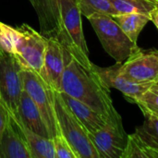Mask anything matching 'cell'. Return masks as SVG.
<instances>
[{"label": "cell", "mask_w": 158, "mask_h": 158, "mask_svg": "<svg viewBox=\"0 0 158 158\" xmlns=\"http://www.w3.org/2000/svg\"><path fill=\"white\" fill-rule=\"evenodd\" d=\"M61 92L84 103L108 123L122 121L114 106L110 88L101 80L94 65L88 68L70 57L63 71Z\"/></svg>", "instance_id": "obj_1"}, {"label": "cell", "mask_w": 158, "mask_h": 158, "mask_svg": "<svg viewBox=\"0 0 158 158\" xmlns=\"http://www.w3.org/2000/svg\"><path fill=\"white\" fill-rule=\"evenodd\" d=\"M61 19L62 30L56 39L71 57L85 67L92 68L94 63L89 58V49L82 30L81 13L76 0H62Z\"/></svg>", "instance_id": "obj_2"}, {"label": "cell", "mask_w": 158, "mask_h": 158, "mask_svg": "<svg viewBox=\"0 0 158 158\" xmlns=\"http://www.w3.org/2000/svg\"><path fill=\"white\" fill-rule=\"evenodd\" d=\"M55 109L59 131L77 158H99L87 130L64 102L60 93L56 91H55Z\"/></svg>", "instance_id": "obj_3"}, {"label": "cell", "mask_w": 158, "mask_h": 158, "mask_svg": "<svg viewBox=\"0 0 158 158\" xmlns=\"http://www.w3.org/2000/svg\"><path fill=\"white\" fill-rule=\"evenodd\" d=\"M103 48L117 63H123L139 46L122 31L112 16L96 14L88 18Z\"/></svg>", "instance_id": "obj_4"}, {"label": "cell", "mask_w": 158, "mask_h": 158, "mask_svg": "<svg viewBox=\"0 0 158 158\" xmlns=\"http://www.w3.org/2000/svg\"><path fill=\"white\" fill-rule=\"evenodd\" d=\"M24 91L30 95L38 107L51 138L60 132L56 109L55 90L33 70L22 69Z\"/></svg>", "instance_id": "obj_5"}, {"label": "cell", "mask_w": 158, "mask_h": 158, "mask_svg": "<svg viewBox=\"0 0 158 158\" xmlns=\"http://www.w3.org/2000/svg\"><path fill=\"white\" fill-rule=\"evenodd\" d=\"M17 29L18 40L13 56L18 59L23 69L40 74L44 64L47 37L26 23Z\"/></svg>", "instance_id": "obj_6"}, {"label": "cell", "mask_w": 158, "mask_h": 158, "mask_svg": "<svg viewBox=\"0 0 158 158\" xmlns=\"http://www.w3.org/2000/svg\"><path fill=\"white\" fill-rule=\"evenodd\" d=\"M22 66L18 59L6 53L0 58V98L7 111L16 116L20 96L24 91Z\"/></svg>", "instance_id": "obj_7"}, {"label": "cell", "mask_w": 158, "mask_h": 158, "mask_svg": "<svg viewBox=\"0 0 158 158\" xmlns=\"http://www.w3.org/2000/svg\"><path fill=\"white\" fill-rule=\"evenodd\" d=\"M120 73L134 82L155 84L158 81V50L138 47L120 64Z\"/></svg>", "instance_id": "obj_8"}, {"label": "cell", "mask_w": 158, "mask_h": 158, "mask_svg": "<svg viewBox=\"0 0 158 158\" xmlns=\"http://www.w3.org/2000/svg\"><path fill=\"white\" fill-rule=\"evenodd\" d=\"M88 135L99 158H121L128 140L122 121L106 122L103 128Z\"/></svg>", "instance_id": "obj_9"}, {"label": "cell", "mask_w": 158, "mask_h": 158, "mask_svg": "<svg viewBox=\"0 0 158 158\" xmlns=\"http://www.w3.org/2000/svg\"><path fill=\"white\" fill-rule=\"evenodd\" d=\"M70 57L56 38L47 37L44 64L40 75L56 92H61L63 71Z\"/></svg>", "instance_id": "obj_10"}, {"label": "cell", "mask_w": 158, "mask_h": 158, "mask_svg": "<svg viewBox=\"0 0 158 158\" xmlns=\"http://www.w3.org/2000/svg\"><path fill=\"white\" fill-rule=\"evenodd\" d=\"M120 64L121 63H116L115 65L106 68H102L94 64V69L107 87L118 90L128 101L134 103L138 97L144 94L154 84L139 83L128 80L120 73Z\"/></svg>", "instance_id": "obj_11"}, {"label": "cell", "mask_w": 158, "mask_h": 158, "mask_svg": "<svg viewBox=\"0 0 158 158\" xmlns=\"http://www.w3.org/2000/svg\"><path fill=\"white\" fill-rule=\"evenodd\" d=\"M0 158H31L21 125L10 113L0 138Z\"/></svg>", "instance_id": "obj_12"}, {"label": "cell", "mask_w": 158, "mask_h": 158, "mask_svg": "<svg viewBox=\"0 0 158 158\" xmlns=\"http://www.w3.org/2000/svg\"><path fill=\"white\" fill-rule=\"evenodd\" d=\"M40 23V32L45 37H57L62 30V0H29Z\"/></svg>", "instance_id": "obj_13"}, {"label": "cell", "mask_w": 158, "mask_h": 158, "mask_svg": "<svg viewBox=\"0 0 158 158\" xmlns=\"http://www.w3.org/2000/svg\"><path fill=\"white\" fill-rule=\"evenodd\" d=\"M15 117L31 131L43 137L52 139L38 107L25 91L22 92L20 96L18 112Z\"/></svg>", "instance_id": "obj_14"}, {"label": "cell", "mask_w": 158, "mask_h": 158, "mask_svg": "<svg viewBox=\"0 0 158 158\" xmlns=\"http://www.w3.org/2000/svg\"><path fill=\"white\" fill-rule=\"evenodd\" d=\"M59 93L64 102L67 104L72 113L77 117V118L81 122V124L87 130L88 133L94 132L105 126L106 123V119L93 108L64 92Z\"/></svg>", "instance_id": "obj_15"}, {"label": "cell", "mask_w": 158, "mask_h": 158, "mask_svg": "<svg viewBox=\"0 0 158 158\" xmlns=\"http://www.w3.org/2000/svg\"><path fill=\"white\" fill-rule=\"evenodd\" d=\"M21 129L24 132L29 151L31 158H56L55 146L53 139L43 137L28 128H26L20 121Z\"/></svg>", "instance_id": "obj_16"}, {"label": "cell", "mask_w": 158, "mask_h": 158, "mask_svg": "<svg viewBox=\"0 0 158 158\" xmlns=\"http://www.w3.org/2000/svg\"><path fill=\"white\" fill-rule=\"evenodd\" d=\"M126 35L137 44L138 38L145 25L150 21V18L140 13L118 14L113 17Z\"/></svg>", "instance_id": "obj_17"}, {"label": "cell", "mask_w": 158, "mask_h": 158, "mask_svg": "<svg viewBox=\"0 0 158 158\" xmlns=\"http://www.w3.org/2000/svg\"><path fill=\"white\" fill-rule=\"evenodd\" d=\"M118 14L140 13L150 18L157 6L158 0H110Z\"/></svg>", "instance_id": "obj_18"}, {"label": "cell", "mask_w": 158, "mask_h": 158, "mask_svg": "<svg viewBox=\"0 0 158 158\" xmlns=\"http://www.w3.org/2000/svg\"><path fill=\"white\" fill-rule=\"evenodd\" d=\"M135 132L151 149L155 158H158V118L145 116V120L142 126L136 128Z\"/></svg>", "instance_id": "obj_19"}, {"label": "cell", "mask_w": 158, "mask_h": 158, "mask_svg": "<svg viewBox=\"0 0 158 158\" xmlns=\"http://www.w3.org/2000/svg\"><path fill=\"white\" fill-rule=\"evenodd\" d=\"M81 15L87 19L96 14L116 16L118 13L110 0H76Z\"/></svg>", "instance_id": "obj_20"}, {"label": "cell", "mask_w": 158, "mask_h": 158, "mask_svg": "<svg viewBox=\"0 0 158 158\" xmlns=\"http://www.w3.org/2000/svg\"><path fill=\"white\" fill-rule=\"evenodd\" d=\"M155 158L151 149L144 143V142L134 132L128 135L127 145L121 156V158Z\"/></svg>", "instance_id": "obj_21"}, {"label": "cell", "mask_w": 158, "mask_h": 158, "mask_svg": "<svg viewBox=\"0 0 158 158\" xmlns=\"http://www.w3.org/2000/svg\"><path fill=\"white\" fill-rule=\"evenodd\" d=\"M134 104L140 107L144 117L151 116L158 118V88L154 84L138 97L134 101Z\"/></svg>", "instance_id": "obj_22"}, {"label": "cell", "mask_w": 158, "mask_h": 158, "mask_svg": "<svg viewBox=\"0 0 158 158\" xmlns=\"http://www.w3.org/2000/svg\"><path fill=\"white\" fill-rule=\"evenodd\" d=\"M17 40V27H11L0 21V47L2 48V50L6 54L14 56Z\"/></svg>", "instance_id": "obj_23"}, {"label": "cell", "mask_w": 158, "mask_h": 158, "mask_svg": "<svg viewBox=\"0 0 158 158\" xmlns=\"http://www.w3.org/2000/svg\"><path fill=\"white\" fill-rule=\"evenodd\" d=\"M53 139L56 158H77L66 138L59 132Z\"/></svg>", "instance_id": "obj_24"}, {"label": "cell", "mask_w": 158, "mask_h": 158, "mask_svg": "<svg viewBox=\"0 0 158 158\" xmlns=\"http://www.w3.org/2000/svg\"><path fill=\"white\" fill-rule=\"evenodd\" d=\"M8 115H9V112L7 111L5 104L3 103V101L0 98V138H1L2 132L5 129V126L6 124Z\"/></svg>", "instance_id": "obj_25"}, {"label": "cell", "mask_w": 158, "mask_h": 158, "mask_svg": "<svg viewBox=\"0 0 158 158\" xmlns=\"http://www.w3.org/2000/svg\"><path fill=\"white\" fill-rule=\"evenodd\" d=\"M150 21H152L158 30V5L150 15Z\"/></svg>", "instance_id": "obj_26"}, {"label": "cell", "mask_w": 158, "mask_h": 158, "mask_svg": "<svg viewBox=\"0 0 158 158\" xmlns=\"http://www.w3.org/2000/svg\"><path fill=\"white\" fill-rule=\"evenodd\" d=\"M4 53H5V52H4V51L2 50V48L0 47V58H1V56H2L4 55Z\"/></svg>", "instance_id": "obj_27"}, {"label": "cell", "mask_w": 158, "mask_h": 158, "mask_svg": "<svg viewBox=\"0 0 158 158\" xmlns=\"http://www.w3.org/2000/svg\"><path fill=\"white\" fill-rule=\"evenodd\" d=\"M155 86H156V88H158V81H157V82H156V83H155Z\"/></svg>", "instance_id": "obj_28"}]
</instances>
